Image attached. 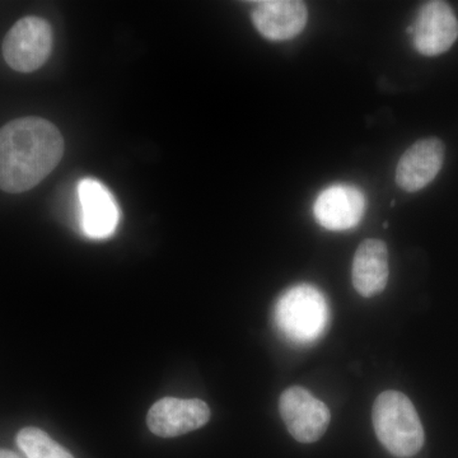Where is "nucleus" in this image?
Masks as SVG:
<instances>
[{
	"label": "nucleus",
	"mask_w": 458,
	"mask_h": 458,
	"mask_svg": "<svg viewBox=\"0 0 458 458\" xmlns=\"http://www.w3.org/2000/svg\"><path fill=\"white\" fill-rule=\"evenodd\" d=\"M445 152V144L438 138H426L408 148L396 167L400 189L417 192L429 185L442 170Z\"/></svg>",
	"instance_id": "nucleus-9"
},
{
	"label": "nucleus",
	"mask_w": 458,
	"mask_h": 458,
	"mask_svg": "<svg viewBox=\"0 0 458 458\" xmlns=\"http://www.w3.org/2000/svg\"><path fill=\"white\" fill-rule=\"evenodd\" d=\"M16 441L27 458H74L71 452L38 428H23L17 434Z\"/></svg>",
	"instance_id": "nucleus-13"
},
{
	"label": "nucleus",
	"mask_w": 458,
	"mask_h": 458,
	"mask_svg": "<svg viewBox=\"0 0 458 458\" xmlns=\"http://www.w3.org/2000/svg\"><path fill=\"white\" fill-rule=\"evenodd\" d=\"M414 47L424 56H437L454 47L458 38V20L445 2H428L419 9L412 26Z\"/></svg>",
	"instance_id": "nucleus-6"
},
{
	"label": "nucleus",
	"mask_w": 458,
	"mask_h": 458,
	"mask_svg": "<svg viewBox=\"0 0 458 458\" xmlns=\"http://www.w3.org/2000/svg\"><path fill=\"white\" fill-rule=\"evenodd\" d=\"M352 285L361 297L382 293L388 280V250L381 240L363 241L355 251L352 270Z\"/></svg>",
	"instance_id": "nucleus-12"
},
{
	"label": "nucleus",
	"mask_w": 458,
	"mask_h": 458,
	"mask_svg": "<svg viewBox=\"0 0 458 458\" xmlns=\"http://www.w3.org/2000/svg\"><path fill=\"white\" fill-rule=\"evenodd\" d=\"M209 419L210 409L204 401L165 397L150 408L147 424L156 436L174 438L204 427Z\"/></svg>",
	"instance_id": "nucleus-8"
},
{
	"label": "nucleus",
	"mask_w": 458,
	"mask_h": 458,
	"mask_svg": "<svg viewBox=\"0 0 458 458\" xmlns=\"http://www.w3.org/2000/svg\"><path fill=\"white\" fill-rule=\"evenodd\" d=\"M366 212V198L351 185H334L316 199L313 214L328 231H348L360 225Z\"/></svg>",
	"instance_id": "nucleus-10"
},
{
	"label": "nucleus",
	"mask_w": 458,
	"mask_h": 458,
	"mask_svg": "<svg viewBox=\"0 0 458 458\" xmlns=\"http://www.w3.org/2000/svg\"><path fill=\"white\" fill-rule=\"evenodd\" d=\"M0 458H22V457L18 456V454H14V452H12L9 450H2V448H0Z\"/></svg>",
	"instance_id": "nucleus-14"
},
{
	"label": "nucleus",
	"mask_w": 458,
	"mask_h": 458,
	"mask_svg": "<svg viewBox=\"0 0 458 458\" xmlns=\"http://www.w3.org/2000/svg\"><path fill=\"white\" fill-rule=\"evenodd\" d=\"M80 222L83 233L93 240L113 236L120 221V210L110 190L95 179H84L78 185Z\"/></svg>",
	"instance_id": "nucleus-7"
},
{
	"label": "nucleus",
	"mask_w": 458,
	"mask_h": 458,
	"mask_svg": "<svg viewBox=\"0 0 458 458\" xmlns=\"http://www.w3.org/2000/svg\"><path fill=\"white\" fill-rule=\"evenodd\" d=\"M327 298L311 284L295 285L276 302V327L283 336L297 345H309L324 335L328 325Z\"/></svg>",
	"instance_id": "nucleus-3"
},
{
	"label": "nucleus",
	"mask_w": 458,
	"mask_h": 458,
	"mask_svg": "<svg viewBox=\"0 0 458 458\" xmlns=\"http://www.w3.org/2000/svg\"><path fill=\"white\" fill-rule=\"evenodd\" d=\"M64 155V140L54 123L21 117L0 129V189L21 194L38 186Z\"/></svg>",
	"instance_id": "nucleus-1"
},
{
	"label": "nucleus",
	"mask_w": 458,
	"mask_h": 458,
	"mask_svg": "<svg viewBox=\"0 0 458 458\" xmlns=\"http://www.w3.org/2000/svg\"><path fill=\"white\" fill-rule=\"evenodd\" d=\"M280 415L295 441H318L330 424V410L306 388L294 386L280 396Z\"/></svg>",
	"instance_id": "nucleus-5"
},
{
	"label": "nucleus",
	"mask_w": 458,
	"mask_h": 458,
	"mask_svg": "<svg viewBox=\"0 0 458 458\" xmlns=\"http://www.w3.org/2000/svg\"><path fill=\"white\" fill-rule=\"evenodd\" d=\"M53 49L50 23L41 17L18 21L3 41V56L13 71L32 73L49 59Z\"/></svg>",
	"instance_id": "nucleus-4"
},
{
	"label": "nucleus",
	"mask_w": 458,
	"mask_h": 458,
	"mask_svg": "<svg viewBox=\"0 0 458 458\" xmlns=\"http://www.w3.org/2000/svg\"><path fill=\"white\" fill-rule=\"evenodd\" d=\"M377 438L394 457L410 458L423 448L426 436L411 401L399 391H386L373 406Z\"/></svg>",
	"instance_id": "nucleus-2"
},
{
	"label": "nucleus",
	"mask_w": 458,
	"mask_h": 458,
	"mask_svg": "<svg viewBox=\"0 0 458 458\" xmlns=\"http://www.w3.org/2000/svg\"><path fill=\"white\" fill-rule=\"evenodd\" d=\"M309 21V11L298 0H264L256 2L252 22L265 38L285 41L297 38Z\"/></svg>",
	"instance_id": "nucleus-11"
}]
</instances>
